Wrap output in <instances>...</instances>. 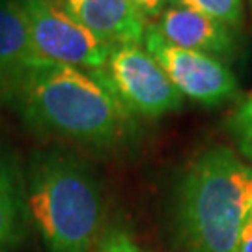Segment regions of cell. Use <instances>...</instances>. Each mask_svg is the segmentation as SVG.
I'll use <instances>...</instances> for the list:
<instances>
[{"label": "cell", "mask_w": 252, "mask_h": 252, "mask_svg": "<svg viewBox=\"0 0 252 252\" xmlns=\"http://www.w3.org/2000/svg\"><path fill=\"white\" fill-rule=\"evenodd\" d=\"M9 92L23 120L39 133L95 148H112L131 133V112L103 69L45 60L27 67Z\"/></svg>", "instance_id": "obj_1"}, {"label": "cell", "mask_w": 252, "mask_h": 252, "mask_svg": "<svg viewBox=\"0 0 252 252\" xmlns=\"http://www.w3.org/2000/svg\"><path fill=\"white\" fill-rule=\"evenodd\" d=\"M252 209V166L230 148L200 153L183 174L176 222L187 252H237Z\"/></svg>", "instance_id": "obj_2"}, {"label": "cell", "mask_w": 252, "mask_h": 252, "mask_svg": "<svg viewBox=\"0 0 252 252\" xmlns=\"http://www.w3.org/2000/svg\"><path fill=\"white\" fill-rule=\"evenodd\" d=\"M27 206L47 252H94L103 196L94 172L77 157L37 153L28 170Z\"/></svg>", "instance_id": "obj_3"}, {"label": "cell", "mask_w": 252, "mask_h": 252, "mask_svg": "<svg viewBox=\"0 0 252 252\" xmlns=\"http://www.w3.org/2000/svg\"><path fill=\"white\" fill-rule=\"evenodd\" d=\"M37 54L49 62L81 69H103L112 47L47 0H17Z\"/></svg>", "instance_id": "obj_4"}, {"label": "cell", "mask_w": 252, "mask_h": 252, "mask_svg": "<svg viewBox=\"0 0 252 252\" xmlns=\"http://www.w3.org/2000/svg\"><path fill=\"white\" fill-rule=\"evenodd\" d=\"M103 71L131 114L159 118L183 105L168 75L140 45L112 47Z\"/></svg>", "instance_id": "obj_5"}, {"label": "cell", "mask_w": 252, "mask_h": 252, "mask_svg": "<svg viewBox=\"0 0 252 252\" xmlns=\"http://www.w3.org/2000/svg\"><path fill=\"white\" fill-rule=\"evenodd\" d=\"M142 43L181 95L206 107H217L237 94L234 73L215 56L174 45L150 23Z\"/></svg>", "instance_id": "obj_6"}, {"label": "cell", "mask_w": 252, "mask_h": 252, "mask_svg": "<svg viewBox=\"0 0 252 252\" xmlns=\"http://www.w3.org/2000/svg\"><path fill=\"white\" fill-rule=\"evenodd\" d=\"M65 13L110 47L140 45L148 27L131 0H63Z\"/></svg>", "instance_id": "obj_7"}, {"label": "cell", "mask_w": 252, "mask_h": 252, "mask_svg": "<svg viewBox=\"0 0 252 252\" xmlns=\"http://www.w3.org/2000/svg\"><path fill=\"white\" fill-rule=\"evenodd\" d=\"M157 30L174 45L211 56H232L235 37L232 27L181 6H168L161 13Z\"/></svg>", "instance_id": "obj_8"}, {"label": "cell", "mask_w": 252, "mask_h": 252, "mask_svg": "<svg viewBox=\"0 0 252 252\" xmlns=\"http://www.w3.org/2000/svg\"><path fill=\"white\" fill-rule=\"evenodd\" d=\"M45 62L32 43L27 17L17 0H0V88L9 90L30 65Z\"/></svg>", "instance_id": "obj_9"}, {"label": "cell", "mask_w": 252, "mask_h": 252, "mask_svg": "<svg viewBox=\"0 0 252 252\" xmlns=\"http://www.w3.org/2000/svg\"><path fill=\"white\" fill-rule=\"evenodd\" d=\"M25 234V202L17 180L0 185V252H8Z\"/></svg>", "instance_id": "obj_10"}, {"label": "cell", "mask_w": 252, "mask_h": 252, "mask_svg": "<svg viewBox=\"0 0 252 252\" xmlns=\"http://www.w3.org/2000/svg\"><path fill=\"white\" fill-rule=\"evenodd\" d=\"M172 2L174 6L204 13L228 27H239L243 21V0H172Z\"/></svg>", "instance_id": "obj_11"}, {"label": "cell", "mask_w": 252, "mask_h": 252, "mask_svg": "<svg viewBox=\"0 0 252 252\" xmlns=\"http://www.w3.org/2000/svg\"><path fill=\"white\" fill-rule=\"evenodd\" d=\"M230 129L234 133L241 152L252 161V112L241 107L230 120Z\"/></svg>", "instance_id": "obj_12"}, {"label": "cell", "mask_w": 252, "mask_h": 252, "mask_svg": "<svg viewBox=\"0 0 252 252\" xmlns=\"http://www.w3.org/2000/svg\"><path fill=\"white\" fill-rule=\"evenodd\" d=\"M94 252H142L138 249L133 235L122 230V228H114L108 230L107 234L101 237Z\"/></svg>", "instance_id": "obj_13"}, {"label": "cell", "mask_w": 252, "mask_h": 252, "mask_svg": "<svg viewBox=\"0 0 252 252\" xmlns=\"http://www.w3.org/2000/svg\"><path fill=\"white\" fill-rule=\"evenodd\" d=\"M136 11L148 21V19H157L161 17V13L166 9L168 0H131Z\"/></svg>", "instance_id": "obj_14"}, {"label": "cell", "mask_w": 252, "mask_h": 252, "mask_svg": "<svg viewBox=\"0 0 252 252\" xmlns=\"http://www.w3.org/2000/svg\"><path fill=\"white\" fill-rule=\"evenodd\" d=\"M237 252H252V209L247 217V220H245L243 228H241Z\"/></svg>", "instance_id": "obj_15"}, {"label": "cell", "mask_w": 252, "mask_h": 252, "mask_svg": "<svg viewBox=\"0 0 252 252\" xmlns=\"http://www.w3.org/2000/svg\"><path fill=\"white\" fill-rule=\"evenodd\" d=\"M13 180H15V178H13L11 170H9L4 162L0 161V185H2V183H8V181H13Z\"/></svg>", "instance_id": "obj_16"}, {"label": "cell", "mask_w": 252, "mask_h": 252, "mask_svg": "<svg viewBox=\"0 0 252 252\" xmlns=\"http://www.w3.org/2000/svg\"><path fill=\"white\" fill-rule=\"evenodd\" d=\"M243 107L247 108V110H251V112H252V95L249 97V99H247V103H245Z\"/></svg>", "instance_id": "obj_17"}, {"label": "cell", "mask_w": 252, "mask_h": 252, "mask_svg": "<svg viewBox=\"0 0 252 252\" xmlns=\"http://www.w3.org/2000/svg\"><path fill=\"white\" fill-rule=\"evenodd\" d=\"M251 8H252V0H251Z\"/></svg>", "instance_id": "obj_18"}]
</instances>
